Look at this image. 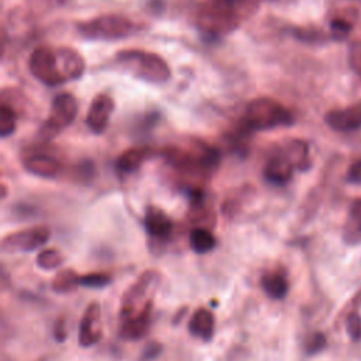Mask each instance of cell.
<instances>
[{
    "label": "cell",
    "instance_id": "6da1fadb",
    "mask_svg": "<svg viewBox=\"0 0 361 361\" xmlns=\"http://www.w3.org/2000/svg\"><path fill=\"white\" fill-rule=\"evenodd\" d=\"M262 0H204L196 13V24L202 32L212 37L234 31L251 17Z\"/></svg>",
    "mask_w": 361,
    "mask_h": 361
},
{
    "label": "cell",
    "instance_id": "7a4b0ae2",
    "mask_svg": "<svg viewBox=\"0 0 361 361\" xmlns=\"http://www.w3.org/2000/svg\"><path fill=\"white\" fill-rule=\"evenodd\" d=\"M293 123V117L288 109L271 97H257L245 106L244 114L238 124V133L250 134L252 131L272 130L276 127H288Z\"/></svg>",
    "mask_w": 361,
    "mask_h": 361
},
{
    "label": "cell",
    "instance_id": "3957f363",
    "mask_svg": "<svg viewBox=\"0 0 361 361\" xmlns=\"http://www.w3.org/2000/svg\"><path fill=\"white\" fill-rule=\"evenodd\" d=\"M117 63L133 76L151 82L164 83L171 78L169 65L164 58L142 49H124L116 55Z\"/></svg>",
    "mask_w": 361,
    "mask_h": 361
},
{
    "label": "cell",
    "instance_id": "277c9868",
    "mask_svg": "<svg viewBox=\"0 0 361 361\" xmlns=\"http://www.w3.org/2000/svg\"><path fill=\"white\" fill-rule=\"evenodd\" d=\"M78 31L87 39L113 41L127 37L133 31V23L121 14H104L79 23Z\"/></svg>",
    "mask_w": 361,
    "mask_h": 361
},
{
    "label": "cell",
    "instance_id": "5b68a950",
    "mask_svg": "<svg viewBox=\"0 0 361 361\" xmlns=\"http://www.w3.org/2000/svg\"><path fill=\"white\" fill-rule=\"evenodd\" d=\"M161 281V275L155 269H148L142 272L138 279L127 289L121 299L120 319L124 320L133 314L142 310L151 300L154 292L157 290Z\"/></svg>",
    "mask_w": 361,
    "mask_h": 361
},
{
    "label": "cell",
    "instance_id": "8992f818",
    "mask_svg": "<svg viewBox=\"0 0 361 361\" xmlns=\"http://www.w3.org/2000/svg\"><path fill=\"white\" fill-rule=\"evenodd\" d=\"M28 69L37 80L47 86H58L66 82L59 71L56 49L48 45H39L31 52Z\"/></svg>",
    "mask_w": 361,
    "mask_h": 361
},
{
    "label": "cell",
    "instance_id": "52a82bcc",
    "mask_svg": "<svg viewBox=\"0 0 361 361\" xmlns=\"http://www.w3.org/2000/svg\"><path fill=\"white\" fill-rule=\"evenodd\" d=\"M78 114V100L71 93H59L54 97L49 116L44 121L39 134L45 138H52L61 130L68 127Z\"/></svg>",
    "mask_w": 361,
    "mask_h": 361
},
{
    "label": "cell",
    "instance_id": "ba28073f",
    "mask_svg": "<svg viewBox=\"0 0 361 361\" xmlns=\"http://www.w3.org/2000/svg\"><path fill=\"white\" fill-rule=\"evenodd\" d=\"M51 237V228L48 226H34L20 230L17 233L7 234L1 240V250L6 252H25L34 251L44 245Z\"/></svg>",
    "mask_w": 361,
    "mask_h": 361
},
{
    "label": "cell",
    "instance_id": "9c48e42d",
    "mask_svg": "<svg viewBox=\"0 0 361 361\" xmlns=\"http://www.w3.org/2000/svg\"><path fill=\"white\" fill-rule=\"evenodd\" d=\"M114 109V102L107 93L97 94L89 107L86 116V124L94 134H102L110 120V116Z\"/></svg>",
    "mask_w": 361,
    "mask_h": 361
},
{
    "label": "cell",
    "instance_id": "30bf717a",
    "mask_svg": "<svg viewBox=\"0 0 361 361\" xmlns=\"http://www.w3.org/2000/svg\"><path fill=\"white\" fill-rule=\"evenodd\" d=\"M100 305L97 302L90 303L82 319H80V324H79V344L82 347H90L94 345L100 341L102 338V329L99 324L100 320Z\"/></svg>",
    "mask_w": 361,
    "mask_h": 361
},
{
    "label": "cell",
    "instance_id": "8fae6325",
    "mask_svg": "<svg viewBox=\"0 0 361 361\" xmlns=\"http://www.w3.org/2000/svg\"><path fill=\"white\" fill-rule=\"evenodd\" d=\"M152 322V302H149L142 310L121 320L120 337L124 340H140L142 338L151 327Z\"/></svg>",
    "mask_w": 361,
    "mask_h": 361
},
{
    "label": "cell",
    "instance_id": "7c38bea8",
    "mask_svg": "<svg viewBox=\"0 0 361 361\" xmlns=\"http://www.w3.org/2000/svg\"><path fill=\"white\" fill-rule=\"evenodd\" d=\"M326 124L336 131H351L361 127V103L331 110L324 116Z\"/></svg>",
    "mask_w": 361,
    "mask_h": 361
},
{
    "label": "cell",
    "instance_id": "4fadbf2b",
    "mask_svg": "<svg viewBox=\"0 0 361 361\" xmlns=\"http://www.w3.org/2000/svg\"><path fill=\"white\" fill-rule=\"evenodd\" d=\"M144 224L148 234L155 240L168 238L173 230L172 219L162 209L155 206L147 207Z\"/></svg>",
    "mask_w": 361,
    "mask_h": 361
},
{
    "label": "cell",
    "instance_id": "5bb4252c",
    "mask_svg": "<svg viewBox=\"0 0 361 361\" xmlns=\"http://www.w3.org/2000/svg\"><path fill=\"white\" fill-rule=\"evenodd\" d=\"M55 49L58 55L59 71L63 79L66 82L79 79L85 72V61L82 55L71 47H58Z\"/></svg>",
    "mask_w": 361,
    "mask_h": 361
},
{
    "label": "cell",
    "instance_id": "9a60e30c",
    "mask_svg": "<svg viewBox=\"0 0 361 361\" xmlns=\"http://www.w3.org/2000/svg\"><path fill=\"white\" fill-rule=\"evenodd\" d=\"M24 169L35 176L52 179L62 172V164L48 154H34L24 159Z\"/></svg>",
    "mask_w": 361,
    "mask_h": 361
},
{
    "label": "cell",
    "instance_id": "2e32d148",
    "mask_svg": "<svg viewBox=\"0 0 361 361\" xmlns=\"http://www.w3.org/2000/svg\"><path fill=\"white\" fill-rule=\"evenodd\" d=\"M295 166L282 152L271 157L264 166V178L272 185H285L292 179Z\"/></svg>",
    "mask_w": 361,
    "mask_h": 361
},
{
    "label": "cell",
    "instance_id": "e0dca14e",
    "mask_svg": "<svg viewBox=\"0 0 361 361\" xmlns=\"http://www.w3.org/2000/svg\"><path fill=\"white\" fill-rule=\"evenodd\" d=\"M259 283H261L264 293L274 300L283 299L289 290L288 276H286L285 271L281 268L271 269V271L262 274Z\"/></svg>",
    "mask_w": 361,
    "mask_h": 361
},
{
    "label": "cell",
    "instance_id": "ac0fdd59",
    "mask_svg": "<svg viewBox=\"0 0 361 361\" xmlns=\"http://www.w3.org/2000/svg\"><path fill=\"white\" fill-rule=\"evenodd\" d=\"M152 155V149L148 147H133L126 149L116 161L117 172L121 175H128L135 172L149 157Z\"/></svg>",
    "mask_w": 361,
    "mask_h": 361
},
{
    "label": "cell",
    "instance_id": "d6986e66",
    "mask_svg": "<svg viewBox=\"0 0 361 361\" xmlns=\"http://www.w3.org/2000/svg\"><path fill=\"white\" fill-rule=\"evenodd\" d=\"M188 329L190 331L192 336L202 338L204 341L210 340L213 337L214 333V316L210 310L207 309H197L195 310V313L192 314L189 323H188Z\"/></svg>",
    "mask_w": 361,
    "mask_h": 361
},
{
    "label": "cell",
    "instance_id": "ffe728a7",
    "mask_svg": "<svg viewBox=\"0 0 361 361\" xmlns=\"http://www.w3.org/2000/svg\"><path fill=\"white\" fill-rule=\"evenodd\" d=\"M293 164L295 169L306 171L310 166V158H309V147L302 140H292L286 144L285 149L282 151Z\"/></svg>",
    "mask_w": 361,
    "mask_h": 361
},
{
    "label": "cell",
    "instance_id": "44dd1931",
    "mask_svg": "<svg viewBox=\"0 0 361 361\" xmlns=\"http://www.w3.org/2000/svg\"><path fill=\"white\" fill-rule=\"evenodd\" d=\"M189 243L195 252L206 254L216 247V237L207 227H195L189 234Z\"/></svg>",
    "mask_w": 361,
    "mask_h": 361
},
{
    "label": "cell",
    "instance_id": "7402d4cb",
    "mask_svg": "<svg viewBox=\"0 0 361 361\" xmlns=\"http://www.w3.org/2000/svg\"><path fill=\"white\" fill-rule=\"evenodd\" d=\"M80 285V275L73 269H62L52 279V289L56 293H68L75 290Z\"/></svg>",
    "mask_w": 361,
    "mask_h": 361
},
{
    "label": "cell",
    "instance_id": "603a6c76",
    "mask_svg": "<svg viewBox=\"0 0 361 361\" xmlns=\"http://www.w3.org/2000/svg\"><path fill=\"white\" fill-rule=\"evenodd\" d=\"M35 262H37L38 268L49 271V269L59 268L63 264V257L55 248H45V250L38 252V255L35 258Z\"/></svg>",
    "mask_w": 361,
    "mask_h": 361
},
{
    "label": "cell",
    "instance_id": "cb8c5ba5",
    "mask_svg": "<svg viewBox=\"0 0 361 361\" xmlns=\"http://www.w3.org/2000/svg\"><path fill=\"white\" fill-rule=\"evenodd\" d=\"M16 118H17L16 110L10 104L1 102V104H0V137L6 138L14 133Z\"/></svg>",
    "mask_w": 361,
    "mask_h": 361
},
{
    "label": "cell",
    "instance_id": "d4e9b609",
    "mask_svg": "<svg viewBox=\"0 0 361 361\" xmlns=\"http://www.w3.org/2000/svg\"><path fill=\"white\" fill-rule=\"evenodd\" d=\"M111 282V276L106 272H92L86 275H80V285L86 288H104Z\"/></svg>",
    "mask_w": 361,
    "mask_h": 361
},
{
    "label": "cell",
    "instance_id": "484cf974",
    "mask_svg": "<svg viewBox=\"0 0 361 361\" xmlns=\"http://www.w3.org/2000/svg\"><path fill=\"white\" fill-rule=\"evenodd\" d=\"M353 25L350 23H347L343 18H336L330 23V30H331V35L336 39H343L348 35V32L351 31Z\"/></svg>",
    "mask_w": 361,
    "mask_h": 361
},
{
    "label": "cell",
    "instance_id": "4316f807",
    "mask_svg": "<svg viewBox=\"0 0 361 361\" xmlns=\"http://www.w3.org/2000/svg\"><path fill=\"white\" fill-rule=\"evenodd\" d=\"M326 345V337L322 333L312 334L306 341V353L307 354H316L322 351Z\"/></svg>",
    "mask_w": 361,
    "mask_h": 361
},
{
    "label": "cell",
    "instance_id": "83f0119b",
    "mask_svg": "<svg viewBox=\"0 0 361 361\" xmlns=\"http://www.w3.org/2000/svg\"><path fill=\"white\" fill-rule=\"evenodd\" d=\"M348 61L354 72H357L361 76V42H355L350 47Z\"/></svg>",
    "mask_w": 361,
    "mask_h": 361
},
{
    "label": "cell",
    "instance_id": "f1b7e54d",
    "mask_svg": "<svg viewBox=\"0 0 361 361\" xmlns=\"http://www.w3.org/2000/svg\"><path fill=\"white\" fill-rule=\"evenodd\" d=\"M347 330L354 340H358L361 337V317L358 316V313L353 312L351 314H348Z\"/></svg>",
    "mask_w": 361,
    "mask_h": 361
},
{
    "label": "cell",
    "instance_id": "f546056e",
    "mask_svg": "<svg viewBox=\"0 0 361 361\" xmlns=\"http://www.w3.org/2000/svg\"><path fill=\"white\" fill-rule=\"evenodd\" d=\"M162 351V345L158 341H151L141 353V361H151L157 358Z\"/></svg>",
    "mask_w": 361,
    "mask_h": 361
},
{
    "label": "cell",
    "instance_id": "4dcf8cb0",
    "mask_svg": "<svg viewBox=\"0 0 361 361\" xmlns=\"http://www.w3.org/2000/svg\"><path fill=\"white\" fill-rule=\"evenodd\" d=\"M293 35L300 41L313 42V41H317V38L320 37V32L316 30H309V28H296V30H293Z\"/></svg>",
    "mask_w": 361,
    "mask_h": 361
},
{
    "label": "cell",
    "instance_id": "1f68e13d",
    "mask_svg": "<svg viewBox=\"0 0 361 361\" xmlns=\"http://www.w3.org/2000/svg\"><path fill=\"white\" fill-rule=\"evenodd\" d=\"M348 180L361 185V159L355 161L348 169Z\"/></svg>",
    "mask_w": 361,
    "mask_h": 361
},
{
    "label": "cell",
    "instance_id": "d6a6232c",
    "mask_svg": "<svg viewBox=\"0 0 361 361\" xmlns=\"http://www.w3.org/2000/svg\"><path fill=\"white\" fill-rule=\"evenodd\" d=\"M54 337L56 341H63L66 338V327L63 319H59L54 326Z\"/></svg>",
    "mask_w": 361,
    "mask_h": 361
},
{
    "label": "cell",
    "instance_id": "836d02e7",
    "mask_svg": "<svg viewBox=\"0 0 361 361\" xmlns=\"http://www.w3.org/2000/svg\"><path fill=\"white\" fill-rule=\"evenodd\" d=\"M351 217L355 226L361 230V199H357L351 206Z\"/></svg>",
    "mask_w": 361,
    "mask_h": 361
},
{
    "label": "cell",
    "instance_id": "e575fe53",
    "mask_svg": "<svg viewBox=\"0 0 361 361\" xmlns=\"http://www.w3.org/2000/svg\"><path fill=\"white\" fill-rule=\"evenodd\" d=\"M185 312H186V307H183V309H179V312H178V314L173 317V323L176 324L178 322H179V317L182 319L183 317V314H185Z\"/></svg>",
    "mask_w": 361,
    "mask_h": 361
},
{
    "label": "cell",
    "instance_id": "d590c367",
    "mask_svg": "<svg viewBox=\"0 0 361 361\" xmlns=\"http://www.w3.org/2000/svg\"><path fill=\"white\" fill-rule=\"evenodd\" d=\"M1 197L4 199L6 197V185L1 183Z\"/></svg>",
    "mask_w": 361,
    "mask_h": 361
}]
</instances>
